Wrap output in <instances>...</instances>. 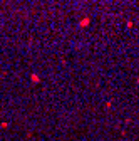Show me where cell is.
<instances>
[{
  "instance_id": "obj_1",
  "label": "cell",
  "mask_w": 139,
  "mask_h": 141,
  "mask_svg": "<svg viewBox=\"0 0 139 141\" xmlns=\"http://www.w3.org/2000/svg\"><path fill=\"white\" fill-rule=\"evenodd\" d=\"M89 22H91V20L87 19V17H84V19L81 20V24H79V25H81V27H86V25H89Z\"/></svg>"
},
{
  "instance_id": "obj_2",
  "label": "cell",
  "mask_w": 139,
  "mask_h": 141,
  "mask_svg": "<svg viewBox=\"0 0 139 141\" xmlns=\"http://www.w3.org/2000/svg\"><path fill=\"white\" fill-rule=\"evenodd\" d=\"M30 79L34 81V82H39V81H40V79H39V76H37V74H32V76H30Z\"/></svg>"
},
{
  "instance_id": "obj_3",
  "label": "cell",
  "mask_w": 139,
  "mask_h": 141,
  "mask_svg": "<svg viewBox=\"0 0 139 141\" xmlns=\"http://www.w3.org/2000/svg\"><path fill=\"white\" fill-rule=\"evenodd\" d=\"M137 84H139V77H137Z\"/></svg>"
}]
</instances>
